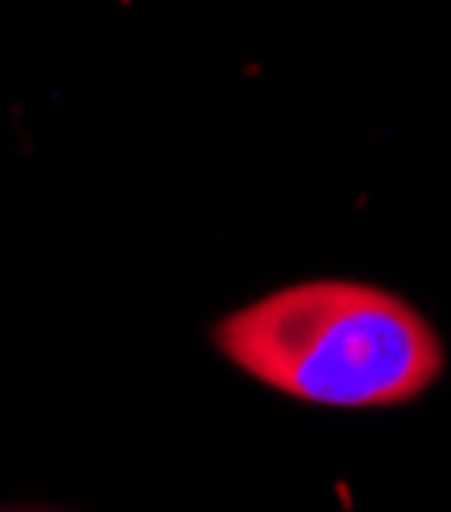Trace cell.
Returning a JSON list of instances; mask_svg holds the SVG:
<instances>
[{
  "label": "cell",
  "instance_id": "obj_1",
  "mask_svg": "<svg viewBox=\"0 0 451 512\" xmlns=\"http://www.w3.org/2000/svg\"><path fill=\"white\" fill-rule=\"evenodd\" d=\"M216 350L265 387L321 407H395L443 374L447 350L399 293L305 281L220 317Z\"/></svg>",
  "mask_w": 451,
  "mask_h": 512
}]
</instances>
